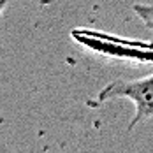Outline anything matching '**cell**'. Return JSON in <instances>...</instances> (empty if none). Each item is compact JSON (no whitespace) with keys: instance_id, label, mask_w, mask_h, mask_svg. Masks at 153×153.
I'll list each match as a JSON object with an SVG mask.
<instances>
[{"instance_id":"obj_1","label":"cell","mask_w":153,"mask_h":153,"mask_svg":"<svg viewBox=\"0 0 153 153\" xmlns=\"http://www.w3.org/2000/svg\"><path fill=\"white\" fill-rule=\"evenodd\" d=\"M113 99H127L136 107V116L130 122L134 128L139 122L153 118V74L139 79H118L104 86L99 93V100L106 102Z\"/></svg>"},{"instance_id":"obj_2","label":"cell","mask_w":153,"mask_h":153,"mask_svg":"<svg viewBox=\"0 0 153 153\" xmlns=\"http://www.w3.org/2000/svg\"><path fill=\"white\" fill-rule=\"evenodd\" d=\"M132 9L139 19L144 23V27L153 32V4H134Z\"/></svg>"},{"instance_id":"obj_3","label":"cell","mask_w":153,"mask_h":153,"mask_svg":"<svg viewBox=\"0 0 153 153\" xmlns=\"http://www.w3.org/2000/svg\"><path fill=\"white\" fill-rule=\"evenodd\" d=\"M9 0H0V19H2V14H4V9L7 7Z\"/></svg>"}]
</instances>
